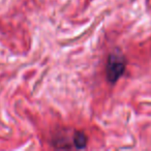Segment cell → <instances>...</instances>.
<instances>
[{"label": "cell", "mask_w": 151, "mask_h": 151, "mask_svg": "<svg viewBox=\"0 0 151 151\" xmlns=\"http://www.w3.org/2000/svg\"><path fill=\"white\" fill-rule=\"evenodd\" d=\"M126 68V59L120 51H114L108 57L106 75L110 83L114 84L120 79Z\"/></svg>", "instance_id": "cell-1"}, {"label": "cell", "mask_w": 151, "mask_h": 151, "mask_svg": "<svg viewBox=\"0 0 151 151\" xmlns=\"http://www.w3.org/2000/svg\"><path fill=\"white\" fill-rule=\"evenodd\" d=\"M88 138L83 132H75L73 134V145L77 149H84L87 146Z\"/></svg>", "instance_id": "cell-2"}]
</instances>
